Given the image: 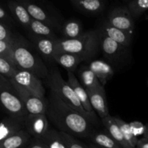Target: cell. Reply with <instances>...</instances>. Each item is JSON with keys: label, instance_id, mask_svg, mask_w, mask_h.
I'll return each instance as SVG.
<instances>
[{"label": "cell", "instance_id": "obj_1", "mask_svg": "<svg viewBox=\"0 0 148 148\" xmlns=\"http://www.w3.org/2000/svg\"><path fill=\"white\" fill-rule=\"evenodd\" d=\"M46 116L59 132L77 137H90L92 134V123L51 92Z\"/></svg>", "mask_w": 148, "mask_h": 148}, {"label": "cell", "instance_id": "obj_2", "mask_svg": "<svg viewBox=\"0 0 148 148\" xmlns=\"http://www.w3.org/2000/svg\"><path fill=\"white\" fill-rule=\"evenodd\" d=\"M100 48L99 30H92L75 39L58 38L56 52H65L80 55L87 60L95 56Z\"/></svg>", "mask_w": 148, "mask_h": 148}, {"label": "cell", "instance_id": "obj_3", "mask_svg": "<svg viewBox=\"0 0 148 148\" xmlns=\"http://www.w3.org/2000/svg\"><path fill=\"white\" fill-rule=\"evenodd\" d=\"M12 46L13 59L19 69L28 71L39 78L47 77L49 71L46 64L23 38L14 37Z\"/></svg>", "mask_w": 148, "mask_h": 148}, {"label": "cell", "instance_id": "obj_4", "mask_svg": "<svg viewBox=\"0 0 148 148\" xmlns=\"http://www.w3.org/2000/svg\"><path fill=\"white\" fill-rule=\"evenodd\" d=\"M47 80L48 85L52 93L59 97L65 103L82 114L92 123L96 122L97 120H95L84 109L81 103L77 98L73 89L71 88L67 81H65L63 79L60 72L58 69H53L49 72Z\"/></svg>", "mask_w": 148, "mask_h": 148}, {"label": "cell", "instance_id": "obj_5", "mask_svg": "<svg viewBox=\"0 0 148 148\" xmlns=\"http://www.w3.org/2000/svg\"><path fill=\"white\" fill-rule=\"evenodd\" d=\"M0 104L12 118L25 121L29 114L10 79L1 75H0Z\"/></svg>", "mask_w": 148, "mask_h": 148}, {"label": "cell", "instance_id": "obj_6", "mask_svg": "<svg viewBox=\"0 0 148 148\" xmlns=\"http://www.w3.org/2000/svg\"><path fill=\"white\" fill-rule=\"evenodd\" d=\"M9 79L17 91V95L24 104L29 114H46L48 102L32 94L12 79Z\"/></svg>", "mask_w": 148, "mask_h": 148}, {"label": "cell", "instance_id": "obj_7", "mask_svg": "<svg viewBox=\"0 0 148 148\" xmlns=\"http://www.w3.org/2000/svg\"><path fill=\"white\" fill-rule=\"evenodd\" d=\"M11 79L32 94L45 100L46 90L42 84L40 78L34 74L20 69Z\"/></svg>", "mask_w": 148, "mask_h": 148}, {"label": "cell", "instance_id": "obj_8", "mask_svg": "<svg viewBox=\"0 0 148 148\" xmlns=\"http://www.w3.org/2000/svg\"><path fill=\"white\" fill-rule=\"evenodd\" d=\"M107 22L114 27L134 35V21L127 7H118L113 9L108 15Z\"/></svg>", "mask_w": 148, "mask_h": 148}, {"label": "cell", "instance_id": "obj_9", "mask_svg": "<svg viewBox=\"0 0 148 148\" xmlns=\"http://www.w3.org/2000/svg\"><path fill=\"white\" fill-rule=\"evenodd\" d=\"M100 48L105 57L111 63L121 62L127 55V48L106 36L99 30Z\"/></svg>", "mask_w": 148, "mask_h": 148}, {"label": "cell", "instance_id": "obj_10", "mask_svg": "<svg viewBox=\"0 0 148 148\" xmlns=\"http://www.w3.org/2000/svg\"><path fill=\"white\" fill-rule=\"evenodd\" d=\"M24 127L27 132L37 140L41 139L50 130L46 114H28Z\"/></svg>", "mask_w": 148, "mask_h": 148}, {"label": "cell", "instance_id": "obj_11", "mask_svg": "<svg viewBox=\"0 0 148 148\" xmlns=\"http://www.w3.org/2000/svg\"><path fill=\"white\" fill-rule=\"evenodd\" d=\"M86 91L89 96L90 102L95 114L101 119L110 115L104 87L101 85L98 88Z\"/></svg>", "mask_w": 148, "mask_h": 148}, {"label": "cell", "instance_id": "obj_12", "mask_svg": "<svg viewBox=\"0 0 148 148\" xmlns=\"http://www.w3.org/2000/svg\"><path fill=\"white\" fill-rule=\"evenodd\" d=\"M21 4L26 8L32 19L46 23L53 28L60 27V24L56 17L45 10L41 6L29 1H20Z\"/></svg>", "mask_w": 148, "mask_h": 148}, {"label": "cell", "instance_id": "obj_13", "mask_svg": "<svg viewBox=\"0 0 148 148\" xmlns=\"http://www.w3.org/2000/svg\"><path fill=\"white\" fill-rule=\"evenodd\" d=\"M67 82L69 84L71 88L73 89L77 98L82 104L84 109L88 113L90 116H92L95 120H97V116L94 111L90 102L89 96L86 90L83 88L80 82H79L77 77L75 75L74 72H67Z\"/></svg>", "mask_w": 148, "mask_h": 148}, {"label": "cell", "instance_id": "obj_14", "mask_svg": "<svg viewBox=\"0 0 148 148\" xmlns=\"http://www.w3.org/2000/svg\"><path fill=\"white\" fill-rule=\"evenodd\" d=\"M98 30L113 40L127 48L130 47L132 41V35L114 27L107 21L103 23Z\"/></svg>", "mask_w": 148, "mask_h": 148}, {"label": "cell", "instance_id": "obj_15", "mask_svg": "<svg viewBox=\"0 0 148 148\" xmlns=\"http://www.w3.org/2000/svg\"><path fill=\"white\" fill-rule=\"evenodd\" d=\"M88 66L95 74L100 83L103 87L114 75V70L112 66L106 61L101 59L92 60L89 62Z\"/></svg>", "mask_w": 148, "mask_h": 148}, {"label": "cell", "instance_id": "obj_16", "mask_svg": "<svg viewBox=\"0 0 148 148\" xmlns=\"http://www.w3.org/2000/svg\"><path fill=\"white\" fill-rule=\"evenodd\" d=\"M57 39L38 37L32 36L31 41L33 46L41 56L49 62H53V55L56 53V41Z\"/></svg>", "mask_w": 148, "mask_h": 148}, {"label": "cell", "instance_id": "obj_17", "mask_svg": "<svg viewBox=\"0 0 148 148\" xmlns=\"http://www.w3.org/2000/svg\"><path fill=\"white\" fill-rule=\"evenodd\" d=\"M53 59V62L70 72H75L82 62L87 60L86 58L80 55L65 52H56Z\"/></svg>", "mask_w": 148, "mask_h": 148}, {"label": "cell", "instance_id": "obj_18", "mask_svg": "<svg viewBox=\"0 0 148 148\" xmlns=\"http://www.w3.org/2000/svg\"><path fill=\"white\" fill-rule=\"evenodd\" d=\"M70 2L79 12L92 15L101 14L106 7V1L101 0H71Z\"/></svg>", "mask_w": 148, "mask_h": 148}, {"label": "cell", "instance_id": "obj_19", "mask_svg": "<svg viewBox=\"0 0 148 148\" xmlns=\"http://www.w3.org/2000/svg\"><path fill=\"white\" fill-rule=\"evenodd\" d=\"M24 127V121L10 116L3 119L0 122V143Z\"/></svg>", "mask_w": 148, "mask_h": 148}, {"label": "cell", "instance_id": "obj_20", "mask_svg": "<svg viewBox=\"0 0 148 148\" xmlns=\"http://www.w3.org/2000/svg\"><path fill=\"white\" fill-rule=\"evenodd\" d=\"M104 127L106 129L107 132L110 136L122 148H130L126 140H124V136L121 133L119 127L116 122L114 116L108 115L106 118L101 119Z\"/></svg>", "mask_w": 148, "mask_h": 148}, {"label": "cell", "instance_id": "obj_21", "mask_svg": "<svg viewBox=\"0 0 148 148\" xmlns=\"http://www.w3.org/2000/svg\"><path fill=\"white\" fill-rule=\"evenodd\" d=\"M78 80L86 90L101 86L99 80L88 65H82L77 70Z\"/></svg>", "mask_w": 148, "mask_h": 148}, {"label": "cell", "instance_id": "obj_22", "mask_svg": "<svg viewBox=\"0 0 148 148\" xmlns=\"http://www.w3.org/2000/svg\"><path fill=\"white\" fill-rule=\"evenodd\" d=\"M30 135L22 130L0 143V148H23L28 143Z\"/></svg>", "mask_w": 148, "mask_h": 148}, {"label": "cell", "instance_id": "obj_23", "mask_svg": "<svg viewBox=\"0 0 148 148\" xmlns=\"http://www.w3.org/2000/svg\"><path fill=\"white\" fill-rule=\"evenodd\" d=\"M8 7L17 21L22 26L25 27L26 29H28L30 22L32 20V17H30L27 10L21 4V2L20 1H10L8 3Z\"/></svg>", "mask_w": 148, "mask_h": 148}, {"label": "cell", "instance_id": "obj_24", "mask_svg": "<svg viewBox=\"0 0 148 148\" xmlns=\"http://www.w3.org/2000/svg\"><path fill=\"white\" fill-rule=\"evenodd\" d=\"M27 30L30 31L32 36L38 37L48 38L51 39H58L54 32V28L46 23L32 19Z\"/></svg>", "mask_w": 148, "mask_h": 148}, {"label": "cell", "instance_id": "obj_25", "mask_svg": "<svg viewBox=\"0 0 148 148\" xmlns=\"http://www.w3.org/2000/svg\"><path fill=\"white\" fill-rule=\"evenodd\" d=\"M82 29V23L79 20L76 19L67 20L62 27L63 38L75 39L79 38L84 33Z\"/></svg>", "mask_w": 148, "mask_h": 148}, {"label": "cell", "instance_id": "obj_26", "mask_svg": "<svg viewBox=\"0 0 148 148\" xmlns=\"http://www.w3.org/2000/svg\"><path fill=\"white\" fill-rule=\"evenodd\" d=\"M39 140L47 148H68L61 132L55 130H49L46 135Z\"/></svg>", "mask_w": 148, "mask_h": 148}, {"label": "cell", "instance_id": "obj_27", "mask_svg": "<svg viewBox=\"0 0 148 148\" xmlns=\"http://www.w3.org/2000/svg\"><path fill=\"white\" fill-rule=\"evenodd\" d=\"M93 144L100 148H122L108 132H92L90 136Z\"/></svg>", "mask_w": 148, "mask_h": 148}, {"label": "cell", "instance_id": "obj_28", "mask_svg": "<svg viewBox=\"0 0 148 148\" xmlns=\"http://www.w3.org/2000/svg\"><path fill=\"white\" fill-rule=\"evenodd\" d=\"M114 119H115L116 122L117 123V124L119 127L121 133H122L123 136H124V140H126V142L127 143L128 145L130 146V147L136 148L139 139L137 138L133 134L131 128H130V124L127 123L124 120L121 119L119 118V117L114 116Z\"/></svg>", "mask_w": 148, "mask_h": 148}, {"label": "cell", "instance_id": "obj_29", "mask_svg": "<svg viewBox=\"0 0 148 148\" xmlns=\"http://www.w3.org/2000/svg\"><path fill=\"white\" fill-rule=\"evenodd\" d=\"M133 18H138L148 10V0H134L126 6Z\"/></svg>", "mask_w": 148, "mask_h": 148}, {"label": "cell", "instance_id": "obj_30", "mask_svg": "<svg viewBox=\"0 0 148 148\" xmlns=\"http://www.w3.org/2000/svg\"><path fill=\"white\" fill-rule=\"evenodd\" d=\"M19 68L17 65L10 60L0 56V75H3L8 79H11L14 76Z\"/></svg>", "mask_w": 148, "mask_h": 148}, {"label": "cell", "instance_id": "obj_31", "mask_svg": "<svg viewBox=\"0 0 148 148\" xmlns=\"http://www.w3.org/2000/svg\"><path fill=\"white\" fill-rule=\"evenodd\" d=\"M12 42H6L0 40V56L7 58L14 63L13 59V46ZM15 64V63H14Z\"/></svg>", "mask_w": 148, "mask_h": 148}, {"label": "cell", "instance_id": "obj_32", "mask_svg": "<svg viewBox=\"0 0 148 148\" xmlns=\"http://www.w3.org/2000/svg\"><path fill=\"white\" fill-rule=\"evenodd\" d=\"M61 134H62L68 148H88V146L82 144L79 140L75 139V137L73 136L62 132H61Z\"/></svg>", "mask_w": 148, "mask_h": 148}, {"label": "cell", "instance_id": "obj_33", "mask_svg": "<svg viewBox=\"0 0 148 148\" xmlns=\"http://www.w3.org/2000/svg\"><path fill=\"white\" fill-rule=\"evenodd\" d=\"M130 128L133 134L137 138H138L139 136H144L145 132L146 130V125H144L142 122L138 121H134L130 123Z\"/></svg>", "mask_w": 148, "mask_h": 148}, {"label": "cell", "instance_id": "obj_34", "mask_svg": "<svg viewBox=\"0 0 148 148\" xmlns=\"http://www.w3.org/2000/svg\"><path fill=\"white\" fill-rule=\"evenodd\" d=\"M14 36L4 25L0 23V40L6 42H12Z\"/></svg>", "mask_w": 148, "mask_h": 148}, {"label": "cell", "instance_id": "obj_35", "mask_svg": "<svg viewBox=\"0 0 148 148\" xmlns=\"http://www.w3.org/2000/svg\"><path fill=\"white\" fill-rule=\"evenodd\" d=\"M28 148H47L43 144L41 141H40L39 140L37 139H35L34 140L31 142V143L29 145Z\"/></svg>", "mask_w": 148, "mask_h": 148}, {"label": "cell", "instance_id": "obj_36", "mask_svg": "<svg viewBox=\"0 0 148 148\" xmlns=\"http://www.w3.org/2000/svg\"><path fill=\"white\" fill-rule=\"evenodd\" d=\"M136 148H148V140L145 137L139 139Z\"/></svg>", "mask_w": 148, "mask_h": 148}, {"label": "cell", "instance_id": "obj_37", "mask_svg": "<svg viewBox=\"0 0 148 148\" xmlns=\"http://www.w3.org/2000/svg\"><path fill=\"white\" fill-rule=\"evenodd\" d=\"M7 18V13H6L5 10L0 7V20H5Z\"/></svg>", "mask_w": 148, "mask_h": 148}, {"label": "cell", "instance_id": "obj_38", "mask_svg": "<svg viewBox=\"0 0 148 148\" xmlns=\"http://www.w3.org/2000/svg\"><path fill=\"white\" fill-rule=\"evenodd\" d=\"M143 137H145V138H146V139H147V140H148V124H147V125H146L145 132Z\"/></svg>", "mask_w": 148, "mask_h": 148}, {"label": "cell", "instance_id": "obj_39", "mask_svg": "<svg viewBox=\"0 0 148 148\" xmlns=\"http://www.w3.org/2000/svg\"><path fill=\"white\" fill-rule=\"evenodd\" d=\"M88 148H100L97 145H95V144H93V143H92V144H90L89 145H88Z\"/></svg>", "mask_w": 148, "mask_h": 148}]
</instances>
